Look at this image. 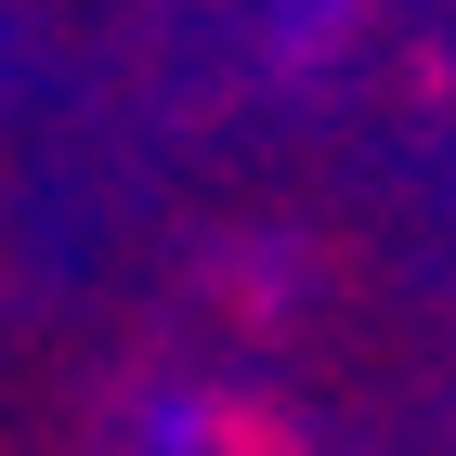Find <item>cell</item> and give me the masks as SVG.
Listing matches in <instances>:
<instances>
[{
	"instance_id": "1",
	"label": "cell",
	"mask_w": 456,
	"mask_h": 456,
	"mask_svg": "<svg viewBox=\"0 0 456 456\" xmlns=\"http://www.w3.org/2000/svg\"><path fill=\"white\" fill-rule=\"evenodd\" d=\"M143 444H157V456H196V444H209V404H196V391H157V404H143Z\"/></svg>"
}]
</instances>
